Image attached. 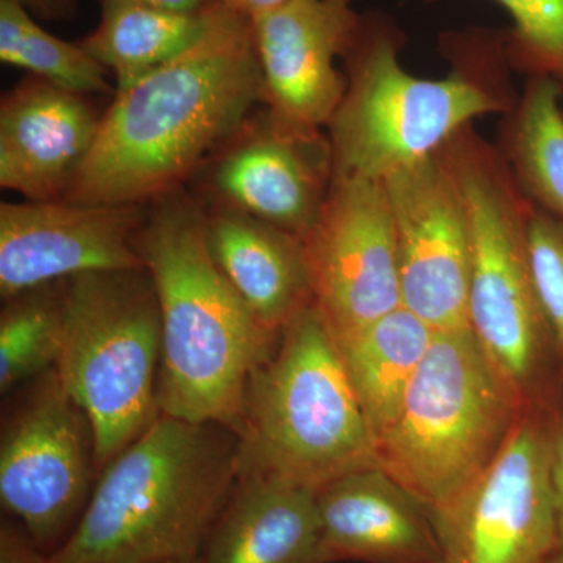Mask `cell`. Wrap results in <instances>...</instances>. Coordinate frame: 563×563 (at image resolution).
<instances>
[{
  "instance_id": "cell-1",
  "label": "cell",
  "mask_w": 563,
  "mask_h": 563,
  "mask_svg": "<svg viewBox=\"0 0 563 563\" xmlns=\"http://www.w3.org/2000/svg\"><path fill=\"white\" fill-rule=\"evenodd\" d=\"M262 101L252 20L218 0L190 49L117 91L63 201L143 206L172 195Z\"/></svg>"
},
{
  "instance_id": "cell-2",
  "label": "cell",
  "mask_w": 563,
  "mask_h": 563,
  "mask_svg": "<svg viewBox=\"0 0 563 563\" xmlns=\"http://www.w3.org/2000/svg\"><path fill=\"white\" fill-rule=\"evenodd\" d=\"M162 314V415L243 429L252 373L279 335L255 318L207 242L206 213L179 195L158 199L135 240Z\"/></svg>"
},
{
  "instance_id": "cell-3",
  "label": "cell",
  "mask_w": 563,
  "mask_h": 563,
  "mask_svg": "<svg viewBox=\"0 0 563 563\" xmlns=\"http://www.w3.org/2000/svg\"><path fill=\"white\" fill-rule=\"evenodd\" d=\"M402 43V32L387 16H362L344 57L346 91L328 124L332 180L383 181L435 155L476 118L509 114L517 106L493 79L509 63L504 35L448 36L454 66L443 79L407 73L399 60Z\"/></svg>"
},
{
  "instance_id": "cell-4",
  "label": "cell",
  "mask_w": 563,
  "mask_h": 563,
  "mask_svg": "<svg viewBox=\"0 0 563 563\" xmlns=\"http://www.w3.org/2000/svg\"><path fill=\"white\" fill-rule=\"evenodd\" d=\"M231 429L161 415L102 468L49 563H158L201 558L239 479Z\"/></svg>"
},
{
  "instance_id": "cell-5",
  "label": "cell",
  "mask_w": 563,
  "mask_h": 563,
  "mask_svg": "<svg viewBox=\"0 0 563 563\" xmlns=\"http://www.w3.org/2000/svg\"><path fill=\"white\" fill-rule=\"evenodd\" d=\"M239 440V476L320 490L377 466L376 437L317 303L285 325L272 355L252 373Z\"/></svg>"
},
{
  "instance_id": "cell-6",
  "label": "cell",
  "mask_w": 563,
  "mask_h": 563,
  "mask_svg": "<svg viewBox=\"0 0 563 563\" xmlns=\"http://www.w3.org/2000/svg\"><path fill=\"white\" fill-rule=\"evenodd\" d=\"M437 154L453 176L468 217V328L529 401L555 402L553 344L529 258L536 206L503 151L473 125L455 133Z\"/></svg>"
},
{
  "instance_id": "cell-7",
  "label": "cell",
  "mask_w": 563,
  "mask_h": 563,
  "mask_svg": "<svg viewBox=\"0 0 563 563\" xmlns=\"http://www.w3.org/2000/svg\"><path fill=\"white\" fill-rule=\"evenodd\" d=\"M531 404L468 325L435 331L398 417L377 439V466L440 509L492 465Z\"/></svg>"
},
{
  "instance_id": "cell-8",
  "label": "cell",
  "mask_w": 563,
  "mask_h": 563,
  "mask_svg": "<svg viewBox=\"0 0 563 563\" xmlns=\"http://www.w3.org/2000/svg\"><path fill=\"white\" fill-rule=\"evenodd\" d=\"M58 379L90 421L103 468L161 417L162 314L150 272H99L62 282Z\"/></svg>"
},
{
  "instance_id": "cell-9",
  "label": "cell",
  "mask_w": 563,
  "mask_h": 563,
  "mask_svg": "<svg viewBox=\"0 0 563 563\" xmlns=\"http://www.w3.org/2000/svg\"><path fill=\"white\" fill-rule=\"evenodd\" d=\"M555 407L531 404L492 465L431 510L440 563H548L558 553L550 474Z\"/></svg>"
},
{
  "instance_id": "cell-10",
  "label": "cell",
  "mask_w": 563,
  "mask_h": 563,
  "mask_svg": "<svg viewBox=\"0 0 563 563\" xmlns=\"http://www.w3.org/2000/svg\"><path fill=\"white\" fill-rule=\"evenodd\" d=\"M302 243L313 302L336 342L402 306L398 240L383 181L333 179Z\"/></svg>"
},
{
  "instance_id": "cell-11",
  "label": "cell",
  "mask_w": 563,
  "mask_h": 563,
  "mask_svg": "<svg viewBox=\"0 0 563 563\" xmlns=\"http://www.w3.org/2000/svg\"><path fill=\"white\" fill-rule=\"evenodd\" d=\"M95 466L90 421L52 368L2 433L3 509L44 550L84 512Z\"/></svg>"
},
{
  "instance_id": "cell-12",
  "label": "cell",
  "mask_w": 563,
  "mask_h": 563,
  "mask_svg": "<svg viewBox=\"0 0 563 563\" xmlns=\"http://www.w3.org/2000/svg\"><path fill=\"white\" fill-rule=\"evenodd\" d=\"M383 184L398 240L402 307L433 331L468 325L472 236L453 176L435 154Z\"/></svg>"
},
{
  "instance_id": "cell-13",
  "label": "cell",
  "mask_w": 563,
  "mask_h": 563,
  "mask_svg": "<svg viewBox=\"0 0 563 563\" xmlns=\"http://www.w3.org/2000/svg\"><path fill=\"white\" fill-rule=\"evenodd\" d=\"M141 206L2 202L0 296L3 301L80 274L144 269L135 240Z\"/></svg>"
},
{
  "instance_id": "cell-14",
  "label": "cell",
  "mask_w": 563,
  "mask_h": 563,
  "mask_svg": "<svg viewBox=\"0 0 563 563\" xmlns=\"http://www.w3.org/2000/svg\"><path fill=\"white\" fill-rule=\"evenodd\" d=\"M361 24L351 0H287L252 18L274 120L302 131L328 128L347 87L336 62L346 57Z\"/></svg>"
},
{
  "instance_id": "cell-15",
  "label": "cell",
  "mask_w": 563,
  "mask_h": 563,
  "mask_svg": "<svg viewBox=\"0 0 563 563\" xmlns=\"http://www.w3.org/2000/svg\"><path fill=\"white\" fill-rule=\"evenodd\" d=\"M331 184L328 139L272 114L222 157L213 176L229 207L301 240L320 217Z\"/></svg>"
},
{
  "instance_id": "cell-16",
  "label": "cell",
  "mask_w": 563,
  "mask_h": 563,
  "mask_svg": "<svg viewBox=\"0 0 563 563\" xmlns=\"http://www.w3.org/2000/svg\"><path fill=\"white\" fill-rule=\"evenodd\" d=\"M101 121L87 96L38 77L22 81L0 106V187L31 202L63 201Z\"/></svg>"
},
{
  "instance_id": "cell-17",
  "label": "cell",
  "mask_w": 563,
  "mask_h": 563,
  "mask_svg": "<svg viewBox=\"0 0 563 563\" xmlns=\"http://www.w3.org/2000/svg\"><path fill=\"white\" fill-rule=\"evenodd\" d=\"M321 562L440 563L431 509L379 466L318 490Z\"/></svg>"
},
{
  "instance_id": "cell-18",
  "label": "cell",
  "mask_w": 563,
  "mask_h": 563,
  "mask_svg": "<svg viewBox=\"0 0 563 563\" xmlns=\"http://www.w3.org/2000/svg\"><path fill=\"white\" fill-rule=\"evenodd\" d=\"M317 496L290 481L239 476L201 563H322Z\"/></svg>"
},
{
  "instance_id": "cell-19",
  "label": "cell",
  "mask_w": 563,
  "mask_h": 563,
  "mask_svg": "<svg viewBox=\"0 0 563 563\" xmlns=\"http://www.w3.org/2000/svg\"><path fill=\"white\" fill-rule=\"evenodd\" d=\"M206 232L214 262L268 331L279 335L313 302L298 236L232 207L206 213Z\"/></svg>"
},
{
  "instance_id": "cell-20",
  "label": "cell",
  "mask_w": 563,
  "mask_h": 563,
  "mask_svg": "<svg viewBox=\"0 0 563 563\" xmlns=\"http://www.w3.org/2000/svg\"><path fill=\"white\" fill-rule=\"evenodd\" d=\"M433 332L428 322L401 306L339 342L376 444L398 417Z\"/></svg>"
},
{
  "instance_id": "cell-21",
  "label": "cell",
  "mask_w": 563,
  "mask_h": 563,
  "mask_svg": "<svg viewBox=\"0 0 563 563\" xmlns=\"http://www.w3.org/2000/svg\"><path fill=\"white\" fill-rule=\"evenodd\" d=\"M101 3V22L79 44L114 74L117 91L128 90L190 49L206 32L214 7L199 13H179L129 0Z\"/></svg>"
},
{
  "instance_id": "cell-22",
  "label": "cell",
  "mask_w": 563,
  "mask_h": 563,
  "mask_svg": "<svg viewBox=\"0 0 563 563\" xmlns=\"http://www.w3.org/2000/svg\"><path fill=\"white\" fill-rule=\"evenodd\" d=\"M562 99L555 81L529 77L523 96L507 114L499 150L525 195L563 221Z\"/></svg>"
},
{
  "instance_id": "cell-23",
  "label": "cell",
  "mask_w": 563,
  "mask_h": 563,
  "mask_svg": "<svg viewBox=\"0 0 563 563\" xmlns=\"http://www.w3.org/2000/svg\"><path fill=\"white\" fill-rule=\"evenodd\" d=\"M0 60L77 95L111 91L101 63L80 44L66 43L41 29L14 0H0Z\"/></svg>"
},
{
  "instance_id": "cell-24",
  "label": "cell",
  "mask_w": 563,
  "mask_h": 563,
  "mask_svg": "<svg viewBox=\"0 0 563 563\" xmlns=\"http://www.w3.org/2000/svg\"><path fill=\"white\" fill-rule=\"evenodd\" d=\"M0 317V391L55 368L65 333L63 285L7 299Z\"/></svg>"
},
{
  "instance_id": "cell-25",
  "label": "cell",
  "mask_w": 563,
  "mask_h": 563,
  "mask_svg": "<svg viewBox=\"0 0 563 563\" xmlns=\"http://www.w3.org/2000/svg\"><path fill=\"white\" fill-rule=\"evenodd\" d=\"M512 18L504 33L509 65L563 91V0H495Z\"/></svg>"
},
{
  "instance_id": "cell-26",
  "label": "cell",
  "mask_w": 563,
  "mask_h": 563,
  "mask_svg": "<svg viewBox=\"0 0 563 563\" xmlns=\"http://www.w3.org/2000/svg\"><path fill=\"white\" fill-rule=\"evenodd\" d=\"M536 206V203H533ZM529 258L551 344L559 387L563 385V221L533 207Z\"/></svg>"
},
{
  "instance_id": "cell-27",
  "label": "cell",
  "mask_w": 563,
  "mask_h": 563,
  "mask_svg": "<svg viewBox=\"0 0 563 563\" xmlns=\"http://www.w3.org/2000/svg\"><path fill=\"white\" fill-rule=\"evenodd\" d=\"M0 563H49V555L35 543L31 533L20 525H0Z\"/></svg>"
},
{
  "instance_id": "cell-28",
  "label": "cell",
  "mask_w": 563,
  "mask_h": 563,
  "mask_svg": "<svg viewBox=\"0 0 563 563\" xmlns=\"http://www.w3.org/2000/svg\"><path fill=\"white\" fill-rule=\"evenodd\" d=\"M551 488L558 518L559 550H563V409L555 407L550 459Z\"/></svg>"
},
{
  "instance_id": "cell-29",
  "label": "cell",
  "mask_w": 563,
  "mask_h": 563,
  "mask_svg": "<svg viewBox=\"0 0 563 563\" xmlns=\"http://www.w3.org/2000/svg\"><path fill=\"white\" fill-rule=\"evenodd\" d=\"M32 16L44 21H70L76 18L77 0H14Z\"/></svg>"
},
{
  "instance_id": "cell-30",
  "label": "cell",
  "mask_w": 563,
  "mask_h": 563,
  "mask_svg": "<svg viewBox=\"0 0 563 563\" xmlns=\"http://www.w3.org/2000/svg\"><path fill=\"white\" fill-rule=\"evenodd\" d=\"M129 2L143 3L155 9L179 11V13H199L206 11L218 0H129Z\"/></svg>"
},
{
  "instance_id": "cell-31",
  "label": "cell",
  "mask_w": 563,
  "mask_h": 563,
  "mask_svg": "<svg viewBox=\"0 0 563 563\" xmlns=\"http://www.w3.org/2000/svg\"><path fill=\"white\" fill-rule=\"evenodd\" d=\"M221 2L229 9L252 20V18L265 13V11L276 9L277 5L287 2V0H221Z\"/></svg>"
},
{
  "instance_id": "cell-32",
  "label": "cell",
  "mask_w": 563,
  "mask_h": 563,
  "mask_svg": "<svg viewBox=\"0 0 563 563\" xmlns=\"http://www.w3.org/2000/svg\"><path fill=\"white\" fill-rule=\"evenodd\" d=\"M548 563H563V550H559Z\"/></svg>"
},
{
  "instance_id": "cell-33",
  "label": "cell",
  "mask_w": 563,
  "mask_h": 563,
  "mask_svg": "<svg viewBox=\"0 0 563 563\" xmlns=\"http://www.w3.org/2000/svg\"><path fill=\"white\" fill-rule=\"evenodd\" d=\"M158 563H201V558L191 559V561H172V562H158Z\"/></svg>"
}]
</instances>
